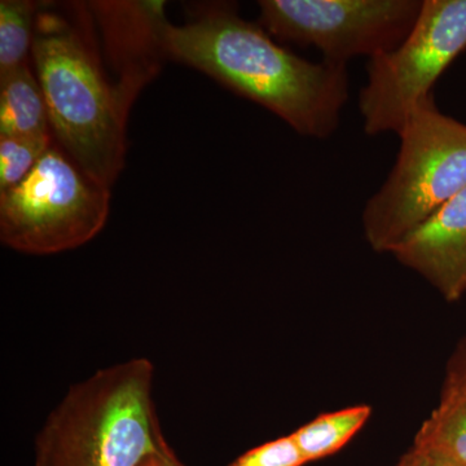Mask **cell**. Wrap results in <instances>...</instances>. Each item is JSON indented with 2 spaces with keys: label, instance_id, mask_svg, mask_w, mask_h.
<instances>
[{
  "label": "cell",
  "instance_id": "cell-5",
  "mask_svg": "<svg viewBox=\"0 0 466 466\" xmlns=\"http://www.w3.org/2000/svg\"><path fill=\"white\" fill-rule=\"evenodd\" d=\"M109 208L110 188L54 140L23 182L0 192V240L32 256L76 249L99 235Z\"/></svg>",
  "mask_w": 466,
  "mask_h": 466
},
{
  "label": "cell",
  "instance_id": "cell-9",
  "mask_svg": "<svg viewBox=\"0 0 466 466\" xmlns=\"http://www.w3.org/2000/svg\"><path fill=\"white\" fill-rule=\"evenodd\" d=\"M0 137H54L47 104L29 64L0 76Z\"/></svg>",
  "mask_w": 466,
  "mask_h": 466
},
{
  "label": "cell",
  "instance_id": "cell-12",
  "mask_svg": "<svg viewBox=\"0 0 466 466\" xmlns=\"http://www.w3.org/2000/svg\"><path fill=\"white\" fill-rule=\"evenodd\" d=\"M39 7L41 2L32 0L0 2V76L29 64Z\"/></svg>",
  "mask_w": 466,
  "mask_h": 466
},
{
  "label": "cell",
  "instance_id": "cell-10",
  "mask_svg": "<svg viewBox=\"0 0 466 466\" xmlns=\"http://www.w3.org/2000/svg\"><path fill=\"white\" fill-rule=\"evenodd\" d=\"M372 407L367 404L324 413L297 429L293 435L308 462L339 452L367 424Z\"/></svg>",
  "mask_w": 466,
  "mask_h": 466
},
{
  "label": "cell",
  "instance_id": "cell-16",
  "mask_svg": "<svg viewBox=\"0 0 466 466\" xmlns=\"http://www.w3.org/2000/svg\"><path fill=\"white\" fill-rule=\"evenodd\" d=\"M140 466H186L175 455L173 449L168 447L167 450L162 452L155 453L149 456L148 459L144 460L143 464Z\"/></svg>",
  "mask_w": 466,
  "mask_h": 466
},
{
  "label": "cell",
  "instance_id": "cell-15",
  "mask_svg": "<svg viewBox=\"0 0 466 466\" xmlns=\"http://www.w3.org/2000/svg\"><path fill=\"white\" fill-rule=\"evenodd\" d=\"M462 392H466V332L447 363L441 398H450Z\"/></svg>",
  "mask_w": 466,
  "mask_h": 466
},
{
  "label": "cell",
  "instance_id": "cell-4",
  "mask_svg": "<svg viewBox=\"0 0 466 466\" xmlns=\"http://www.w3.org/2000/svg\"><path fill=\"white\" fill-rule=\"evenodd\" d=\"M388 179L363 210L364 238L376 253L395 245L466 188V125L438 109L434 97L398 134Z\"/></svg>",
  "mask_w": 466,
  "mask_h": 466
},
{
  "label": "cell",
  "instance_id": "cell-17",
  "mask_svg": "<svg viewBox=\"0 0 466 466\" xmlns=\"http://www.w3.org/2000/svg\"><path fill=\"white\" fill-rule=\"evenodd\" d=\"M398 466H428V458L424 451L413 446L406 455H403Z\"/></svg>",
  "mask_w": 466,
  "mask_h": 466
},
{
  "label": "cell",
  "instance_id": "cell-8",
  "mask_svg": "<svg viewBox=\"0 0 466 466\" xmlns=\"http://www.w3.org/2000/svg\"><path fill=\"white\" fill-rule=\"evenodd\" d=\"M389 254L421 276L447 302L461 299L466 294V188L408 233Z\"/></svg>",
  "mask_w": 466,
  "mask_h": 466
},
{
  "label": "cell",
  "instance_id": "cell-6",
  "mask_svg": "<svg viewBox=\"0 0 466 466\" xmlns=\"http://www.w3.org/2000/svg\"><path fill=\"white\" fill-rule=\"evenodd\" d=\"M466 48V0H424L415 26L395 50L367 63L359 112L370 137L400 134L447 67Z\"/></svg>",
  "mask_w": 466,
  "mask_h": 466
},
{
  "label": "cell",
  "instance_id": "cell-2",
  "mask_svg": "<svg viewBox=\"0 0 466 466\" xmlns=\"http://www.w3.org/2000/svg\"><path fill=\"white\" fill-rule=\"evenodd\" d=\"M90 3L43 2L32 56L52 135L86 175L112 187L125 164L126 125L135 100L108 52L103 60Z\"/></svg>",
  "mask_w": 466,
  "mask_h": 466
},
{
  "label": "cell",
  "instance_id": "cell-3",
  "mask_svg": "<svg viewBox=\"0 0 466 466\" xmlns=\"http://www.w3.org/2000/svg\"><path fill=\"white\" fill-rule=\"evenodd\" d=\"M153 381L152 361L134 358L75 383L36 435L34 466H140L167 450Z\"/></svg>",
  "mask_w": 466,
  "mask_h": 466
},
{
  "label": "cell",
  "instance_id": "cell-7",
  "mask_svg": "<svg viewBox=\"0 0 466 466\" xmlns=\"http://www.w3.org/2000/svg\"><path fill=\"white\" fill-rule=\"evenodd\" d=\"M424 0H262L259 23L279 41L317 48L348 66L395 50L415 26Z\"/></svg>",
  "mask_w": 466,
  "mask_h": 466
},
{
  "label": "cell",
  "instance_id": "cell-14",
  "mask_svg": "<svg viewBox=\"0 0 466 466\" xmlns=\"http://www.w3.org/2000/svg\"><path fill=\"white\" fill-rule=\"evenodd\" d=\"M309 464L293 435L267 441L242 453L228 466H303Z\"/></svg>",
  "mask_w": 466,
  "mask_h": 466
},
{
  "label": "cell",
  "instance_id": "cell-18",
  "mask_svg": "<svg viewBox=\"0 0 466 466\" xmlns=\"http://www.w3.org/2000/svg\"><path fill=\"white\" fill-rule=\"evenodd\" d=\"M421 450V449H420ZM424 451L426 458H428V466H461L458 462L453 461L447 456L441 455V453L431 452V451Z\"/></svg>",
  "mask_w": 466,
  "mask_h": 466
},
{
  "label": "cell",
  "instance_id": "cell-11",
  "mask_svg": "<svg viewBox=\"0 0 466 466\" xmlns=\"http://www.w3.org/2000/svg\"><path fill=\"white\" fill-rule=\"evenodd\" d=\"M413 446L466 466V392L440 398L438 406L417 431Z\"/></svg>",
  "mask_w": 466,
  "mask_h": 466
},
{
  "label": "cell",
  "instance_id": "cell-13",
  "mask_svg": "<svg viewBox=\"0 0 466 466\" xmlns=\"http://www.w3.org/2000/svg\"><path fill=\"white\" fill-rule=\"evenodd\" d=\"M52 142L54 137H0V192L23 182Z\"/></svg>",
  "mask_w": 466,
  "mask_h": 466
},
{
  "label": "cell",
  "instance_id": "cell-1",
  "mask_svg": "<svg viewBox=\"0 0 466 466\" xmlns=\"http://www.w3.org/2000/svg\"><path fill=\"white\" fill-rule=\"evenodd\" d=\"M165 46L168 57L265 106L303 137L327 139L339 128L348 66L312 63L280 47L233 3L204 5L183 25L168 24Z\"/></svg>",
  "mask_w": 466,
  "mask_h": 466
}]
</instances>
